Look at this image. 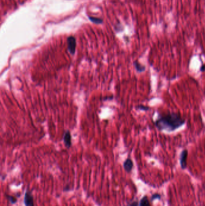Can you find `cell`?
Returning a JSON list of instances; mask_svg holds the SVG:
<instances>
[{
	"instance_id": "cell-1",
	"label": "cell",
	"mask_w": 205,
	"mask_h": 206,
	"mask_svg": "<svg viewBox=\"0 0 205 206\" xmlns=\"http://www.w3.org/2000/svg\"><path fill=\"white\" fill-rule=\"evenodd\" d=\"M185 123V120L183 119L179 114L170 113L162 115L155 121L156 127L160 131H166L173 132L179 128Z\"/></svg>"
},
{
	"instance_id": "cell-2",
	"label": "cell",
	"mask_w": 205,
	"mask_h": 206,
	"mask_svg": "<svg viewBox=\"0 0 205 206\" xmlns=\"http://www.w3.org/2000/svg\"><path fill=\"white\" fill-rule=\"evenodd\" d=\"M68 49L71 54H74L76 50V39L74 36L68 38Z\"/></svg>"
},
{
	"instance_id": "cell-3",
	"label": "cell",
	"mask_w": 205,
	"mask_h": 206,
	"mask_svg": "<svg viewBox=\"0 0 205 206\" xmlns=\"http://www.w3.org/2000/svg\"><path fill=\"white\" fill-rule=\"evenodd\" d=\"M187 157H188V151L185 149L182 150L180 155V165L182 169H185L187 167Z\"/></svg>"
},
{
	"instance_id": "cell-4",
	"label": "cell",
	"mask_w": 205,
	"mask_h": 206,
	"mask_svg": "<svg viewBox=\"0 0 205 206\" xmlns=\"http://www.w3.org/2000/svg\"><path fill=\"white\" fill-rule=\"evenodd\" d=\"M24 204L25 206H35L34 199L29 190H26L24 196Z\"/></svg>"
},
{
	"instance_id": "cell-5",
	"label": "cell",
	"mask_w": 205,
	"mask_h": 206,
	"mask_svg": "<svg viewBox=\"0 0 205 206\" xmlns=\"http://www.w3.org/2000/svg\"><path fill=\"white\" fill-rule=\"evenodd\" d=\"M134 164L131 158H127L123 163L124 169L127 172H130L133 168Z\"/></svg>"
},
{
	"instance_id": "cell-6",
	"label": "cell",
	"mask_w": 205,
	"mask_h": 206,
	"mask_svg": "<svg viewBox=\"0 0 205 206\" xmlns=\"http://www.w3.org/2000/svg\"><path fill=\"white\" fill-rule=\"evenodd\" d=\"M63 141L64 145L66 147L69 148L72 143H71V135L69 131H66L64 135V137H63Z\"/></svg>"
},
{
	"instance_id": "cell-7",
	"label": "cell",
	"mask_w": 205,
	"mask_h": 206,
	"mask_svg": "<svg viewBox=\"0 0 205 206\" xmlns=\"http://www.w3.org/2000/svg\"><path fill=\"white\" fill-rule=\"evenodd\" d=\"M134 65L136 71L138 72V73H141L143 72L144 71H145V66L141 65V63H139L138 61H135L134 62Z\"/></svg>"
},
{
	"instance_id": "cell-8",
	"label": "cell",
	"mask_w": 205,
	"mask_h": 206,
	"mask_svg": "<svg viewBox=\"0 0 205 206\" xmlns=\"http://www.w3.org/2000/svg\"><path fill=\"white\" fill-rule=\"evenodd\" d=\"M139 206H151L147 196L145 195L141 199Z\"/></svg>"
},
{
	"instance_id": "cell-9",
	"label": "cell",
	"mask_w": 205,
	"mask_h": 206,
	"mask_svg": "<svg viewBox=\"0 0 205 206\" xmlns=\"http://www.w3.org/2000/svg\"><path fill=\"white\" fill-rule=\"evenodd\" d=\"M89 19L91 21H92L93 22H94V23H96V24H101L102 22V20L101 19H99V18H94V17H91V16H89Z\"/></svg>"
},
{
	"instance_id": "cell-10",
	"label": "cell",
	"mask_w": 205,
	"mask_h": 206,
	"mask_svg": "<svg viewBox=\"0 0 205 206\" xmlns=\"http://www.w3.org/2000/svg\"><path fill=\"white\" fill-rule=\"evenodd\" d=\"M136 109L138 110H142V111H147V110H150V107H147V106H144L143 105H139L137 106Z\"/></svg>"
},
{
	"instance_id": "cell-11",
	"label": "cell",
	"mask_w": 205,
	"mask_h": 206,
	"mask_svg": "<svg viewBox=\"0 0 205 206\" xmlns=\"http://www.w3.org/2000/svg\"><path fill=\"white\" fill-rule=\"evenodd\" d=\"M160 199H161V195L160 194H154L152 196L151 200L153 201L155 200H160Z\"/></svg>"
},
{
	"instance_id": "cell-12",
	"label": "cell",
	"mask_w": 205,
	"mask_h": 206,
	"mask_svg": "<svg viewBox=\"0 0 205 206\" xmlns=\"http://www.w3.org/2000/svg\"><path fill=\"white\" fill-rule=\"evenodd\" d=\"M7 198H9L10 202L12 204H15L17 201V200H16V198L15 197H13L12 196H7Z\"/></svg>"
},
{
	"instance_id": "cell-13",
	"label": "cell",
	"mask_w": 205,
	"mask_h": 206,
	"mask_svg": "<svg viewBox=\"0 0 205 206\" xmlns=\"http://www.w3.org/2000/svg\"><path fill=\"white\" fill-rule=\"evenodd\" d=\"M138 205H139V204L137 201H134V202L130 203L128 205V206H138Z\"/></svg>"
},
{
	"instance_id": "cell-14",
	"label": "cell",
	"mask_w": 205,
	"mask_h": 206,
	"mask_svg": "<svg viewBox=\"0 0 205 206\" xmlns=\"http://www.w3.org/2000/svg\"><path fill=\"white\" fill-rule=\"evenodd\" d=\"M200 71L201 72H204V71H205V65H202L200 66Z\"/></svg>"
},
{
	"instance_id": "cell-15",
	"label": "cell",
	"mask_w": 205,
	"mask_h": 206,
	"mask_svg": "<svg viewBox=\"0 0 205 206\" xmlns=\"http://www.w3.org/2000/svg\"><path fill=\"white\" fill-rule=\"evenodd\" d=\"M204 96H205V90H204Z\"/></svg>"
}]
</instances>
